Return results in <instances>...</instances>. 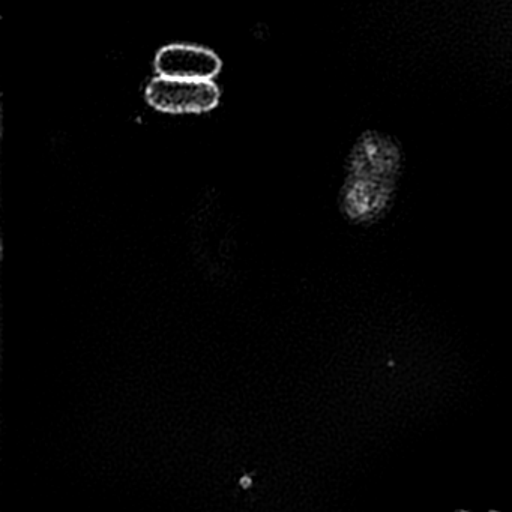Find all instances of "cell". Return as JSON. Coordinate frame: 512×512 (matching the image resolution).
<instances>
[{
    "mask_svg": "<svg viewBox=\"0 0 512 512\" xmlns=\"http://www.w3.org/2000/svg\"><path fill=\"white\" fill-rule=\"evenodd\" d=\"M401 173V154L388 136L368 133L350 155L341 206L353 223L370 224L388 212Z\"/></svg>",
    "mask_w": 512,
    "mask_h": 512,
    "instance_id": "6da1fadb",
    "label": "cell"
},
{
    "mask_svg": "<svg viewBox=\"0 0 512 512\" xmlns=\"http://www.w3.org/2000/svg\"><path fill=\"white\" fill-rule=\"evenodd\" d=\"M146 100L154 109L164 113H203L217 106L220 91L212 80L158 76L149 83Z\"/></svg>",
    "mask_w": 512,
    "mask_h": 512,
    "instance_id": "7a4b0ae2",
    "label": "cell"
},
{
    "mask_svg": "<svg viewBox=\"0 0 512 512\" xmlns=\"http://www.w3.org/2000/svg\"><path fill=\"white\" fill-rule=\"evenodd\" d=\"M155 70L169 79L212 80L220 73L221 61L211 50L175 44L158 52Z\"/></svg>",
    "mask_w": 512,
    "mask_h": 512,
    "instance_id": "3957f363",
    "label": "cell"
}]
</instances>
